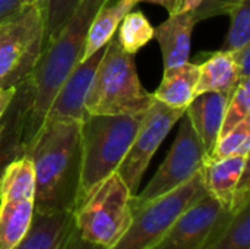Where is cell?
Segmentation results:
<instances>
[{"label":"cell","instance_id":"1","mask_svg":"<svg viewBox=\"0 0 250 249\" xmlns=\"http://www.w3.org/2000/svg\"><path fill=\"white\" fill-rule=\"evenodd\" d=\"M35 172L34 208L73 211L81 192L82 122L45 119L25 144Z\"/></svg>","mask_w":250,"mask_h":249},{"label":"cell","instance_id":"2","mask_svg":"<svg viewBox=\"0 0 250 249\" xmlns=\"http://www.w3.org/2000/svg\"><path fill=\"white\" fill-rule=\"evenodd\" d=\"M108 0H81L60 34L42 48L35 69L26 81L29 106L25 144L45 120L48 107L66 76L82 59L91 22Z\"/></svg>","mask_w":250,"mask_h":249},{"label":"cell","instance_id":"3","mask_svg":"<svg viewBox=\"0 0 250 249\" xmlns=\"http://www.w3.org/2000/svg\"><path fill=\"white\" fill-rule=\"evenodd\" d=\"M154 101L139 81L135 56L126 53L117 38L105 44L104 54L89 87L85 110L88 114L145 113Z\"/></svg>","mask_w":250,"mask_h":249},{"label":"cell","instance_id":"4","mask_svg":"<svg viewBox=\"0 0 250 249\" xmlns=\"http://www.w3.org/2000/svg\"><path fill=\"white\" fill-rule=\"evenodd\" d=\"M144 116L145 113H86L82 120V175L79 200L107 176L117 172L142 125Z\"/></svg>","mask_w":250,"mask_h":249},{"label":"cell","instance_id":"5","mask_svg":"<svg viewBox=\"0 0 250 249\" xmlns=\"http://www.w3.org/2000/svg\"><path fill=\"white\" fill-rule=\"evenodd\" d=\"M132 197L117 172L94 186L73 210L81 239L97 248H113L132 222Z\"/></svg>","mask_w":250,"mask_h":249},{"label":"cell","instance_id":"6","mask_svg":"<svg viewBox=\"0 0 250 249\" xmlns=\"http://www.w3.org/2000/svg\"><path fill=\"white\" fill-rule=\"evenodd\" d=\"M207 195L202 170L179 188L141 204H132V222L110 249H149L158 244L173 223Z\"/></svg>","mask_w":250,"mask_h":249},{"label":"cell","instance_id":"7","mask_svg":"<svg viewBox=\"0 0 250 249\" xmlns=\"http://www.w3.org/2000/svg\"><path fill=\"white\" fill-rule=\"evenodd\" d=\"M44 48V4L28 3L0 29V90L28 81Z\"/></svg>","mask_w":250,"mask_h":249},{"label":"cell","instance_id":"8","mask_svg":"<svg viewBox=\"0 0 250 249\" xmlns=\"http://www.w3.org/2000/svg\"><path fill=\"white\" fill-rule=\"evenodd\" d=\"M179 122V132L166 160L145 189L132 197V204H141L167 194L186 183L202 170L207 160L202 142L186 114H183Z\"/></svg>","mask_w":250,"mask_h":249},{"label":"cell","instance_id":"9","mask_svg":"<svg viewBox=\"0 0 250 249\" xmlns=\"http://www.w3.org/2000/svg\"><path fill=\"white\" fill-rule=\"evenodd\" d=\"M186 110L174 109L155 100L145 112L142 125L117 169V175L126 183L132 195H136L142 178L166 136L182 119Z\"/></svg>","mask_w":250,"mask_h":249},{"label":"cell","instance_id":"10","mask_svg":"<svg viewBox=\"0 0 250 249\" xmlns=\"http://www.w3.org/2000/svg\"><path fill=\"white\" fill-rule=\"evenodd\" d=\"M230 213L207 194L190 205L163 239L149 249H205L215 229Z\"/></svg>","mask_w":250,"mask_h":249},{"label":"cell","instance_id":"11","mask_svg":"<svg viewBox=\"0 0 250 249\" xmlns=\"http://www.w3.org/2000/svg\"><path fill=\"white\" fill-rule=\"evenodd\" d=\"M73 211L34 210L31 226L13 249H86Z\"/></svg>","mask_w":250,"mask_h":249},{"label":"cell","instance_id":"12","mask_svg":"<svg viewBox=\"0 0 250 249\" xmlns=\"http://www.w3.org/2000/svg\"><path fill=\"white\" fill-rule=\"evenodd\" d=\"M104 50L105 45L92 56L76 63V66L59 87L48 107L45 119H75L81 122L85 119V100Z\"/></svg>","mask_w":250,"mask_h":249},{"label":"cell","instance_id":"13","mask_svg":"<svg viewBox=\"0 0 250 249\" xmlns=\"http://www.w3.org/2000/svg\"><path fill=\"white\" fill-rule=\"evenodd\" d=\"M230 95L226 92H204L196 95L186 107L185 114L198 134L207 158L218 141Z\"/></svg>","mask_w":250,"mask_h":249},{"label":"cell","instance_id":"14","mask_svg":"<svg viewBox=\"0 0 250 249\" xmlns=\"http://www.w3.org/2000/svg\"><path fill=\"white\" fill-rule=\"evenodd\" d=\"M198 19L192 10H182L168 16L154 28V38L160 44L164 69L189 62L192 32Z\"/></svg>","mask_w":250,"mask_h":249},{"label":"cell","instance_id":"15","mask_svg":"<svg viewBox=\"0 0 250 249\" xmlns=\"http://www.w3.org/2000/svg\"><path fill=\"white\" fill-rule=\"evenodd\" d=\"M249 167V156H233L221 160H205L202 181L208 195L226 210H231L240 179Z\"/></svg>","mask_w":250,"mask_h":249},{"label":"cell","instance_id":"16","mask_svg":"<svg viewBox=\"0 0 250 249\" xmlns=\"http://www.w3.org/2000/svg\"><path fill=\"white\" fill-rule=\"evenodd\" d=\"M29 106V91L26 81L16 88V94L1 122L0 135V178L10 161L25 151V134Z\"/></svg>","mask_w":250,"mask_h":249},{"label":"cell","instance_id":"17","mask_svg":"<svg viewBox=\"0 0 250 249\" xmlns=\"http://www.w3.org/2000/svg\"><path fill=\"white\" fill-rule=\"evenodd\" d=\"M199 79L198 63L186 62L179 66L164 69L163 81L152 94L155 100L174 109H183L196 97V85Z\"/></svg>","mask_w":250,"mask_h":249},{"label":"cell","instance_id":"18","mask_svg":"<svg viewBox=\"0 0 250 249\" xmlns=\"http://www.w3.org/2000/svg\"><path fill=\"white\" fill-rule=\"evenodd\" d=\"M204 56V62H196L199 66L196 95L204 92L231 94L240 81V75L231 57V53L220 50L217 53H209Z\"/></svg>","mask_w":250,"mask_h":249},{"label":"cell","instance_id":"19","mask_svg":"<svg viewBox=\"0 0 250 249\" xmlns=\"http://www.w3.org/2000/svg\"><path fill=\"white\" fill-rule=\"evenodd\" d=\"M136 4V0H108L105 4H103L91 22L82 59H86L103 48L114 37L126 13H129Z\"/></svg>","mask_w":250,"mask_h":249},{"label":"cell","instance_id":"20","mask_svg":"<svg viewBox=\"0 0 250 249\" xmlns=\"http://www.w3.org/2000/svg\"><path fill=\"white\" fill-rule=\"evenodd\" d=\"M34 200L0 203V249H13L26 235L32 216Z\"/></svg>","mask_w":250,"mask_h":249},{"label":"cell","instance_id":"21","mask_svg":"<svg viewBox=\"0 0 250 249\" xmlns=\"http://www.w3.org/2000/svg\"><path fill=\"white\" fill-rule=\"evenodd\" d=\"M35 172L32 161L22 154L7 164L0 178V203L34 200Z\"/></svg>","mask_w":250,"mask_h":249},{"label":"cell","instance_id":"22","mask_svg":"<svg viewBox=\"0 0 250 249\" xmlns=\"http://www.w3.org/2000/svg\"><path fill=\"white\" fill-rule=\"evenodd\" d=\"M205 249H250V204L231 211L215 229Z\"/></svg>","mask_w":250,"mask_h":249},{"label":"cell","instance_id":"23","mask_svg":"<svg viewBox=\"0 0 250 249\" xmlns=\"http://www.w3.org/2000/svg\"><path fill=\"white\" fill-rule=\"evenodd\" d=\"M116 38L126 53L135 56L154 38V26L141 10L132 9L120 22Z\"/></svg>","mask_w":250,"mask_h":249},{"label":"cell","instance_id":"24","mask_svg":"<svg viewBox=\"0 0 250 249\" xmlns=\"http://www.w3.org/2000/svg\"><path fill=\"white\" fill-rule=\"evenodd\" d=\"M227 15L230 16V29L221 50L231 51L250 43V0H236Z\"/></svg>","mask_w":250,"mask_h":249},{"label":"cell","instance_id":"25","mask_svg":"<svg viewBox=\"0 0 250 249\" xmlns=\"http://www.w3.org/2000/svg\"><path fill=\"white\" fill-rule=\"evenodd\" d=\"M250 119L243 120L230 132L220 136L207 160H221L233 156H249Z\"/></svg>","mask_w":250,"mask_h":249},{"label":"cell","instance_id":"26","mask_svg":"<svg viewBox=\"0 0 250 249\" xmlns=\"http://www.w3.org/2000/svg\"><path fill=\"white\" fill-rule=\"evenodd\" d=\"M246 119H250V78H240L229 98L220 136L226 135Z\"/></svg>","mask_w":250,"mask_h":249},{"label":"cell","instance_id":"27","mask_svg":"<svg viewBox=\"0 0 250 249\" xmlns=\"http://www.w3.org/2000/svg\"><path fill=\"white\" fill-rule=\"evenodd\" d=\"M81 0H47L44 4V47L63 29Z\"/></svg>","mask_w":250,"mask_h":249},{"label":"cell","instance_id":"28","mask_svg":"<svg viewBox=\"0 0 250 249\" xmlns=\"http://www.w3.org/2000/svg\"><path fill=\"white\" fill-rule=\"evenodd\" d=\"M26 4L25 0H0V29L13 21Z\"/></svg>","mask_w":250,"mask_h":249},{"label":"cell","instance_id":"29","mask_svg":"<svg viewBox=\"0 0 250 249\" xmlns=\"http://www.w3.org/2000/svg\"><path fill=\"white\" fill-rule=\"evenodd\" d=\"M230 53L237 66L240 78H250V43L240 48L231 50Z\"/></svg>","mask_w":250,"mask_h":249},{"label":"cell","instance_id":"30","mask_svg":"<svg viewBox=\"0 0 250 249\" xmlns=\"http://www.w3.org/2000/svg\"><path fill=\"white\" fill-rule=\"evenodd\" d=\"M16 94V88H6V90H0V125L4 119L6 112L9 110L13 97Z\"/></svg>","mask_w":250,"mask_h":249},{"label":"cell","instance_id":"31","mask_svg":"<svg viewBox=\"0 0 250 249\" xmlns=\"http://www.w3.org/2000/svg\"><path fill=\"white\" fill-rule=\"evenodd\" d=\"M138 3L145 1V3H152V4H158L161 7H164L170 15L182 12L183 7V0H136Z\"/></svg>","mask_w":250,"mask_h":249},{"label":"cell","instance_id":"32","mask_svg":"<svg viewBox=\"0 0 250 249\" xmlns=\"http://www.w3.org/2000/svg\"><path fill=\"white\" fill-rule=\"evenodd\" d=\"M204 0H183V7L182 10H192L196 6H199Z\"/></svg>","mask_w":250,"mask_h":249},{"label":"cell","instance_id":"33","mask_svg":"<svg viewBox=\"0 0 250 249\" xmlns=\"http://www.w3.org/2000/svg\"><path fill=\"white\" fill-rule=\"evenodd\" d=\"M26 3H38V4H45L47 0H25Z\"/></svg>","mask_w":250,"mask_h":249},{"label":"cell","instance_id":"34","mask_svg":"<svg viewBox=\"0 0 250 249\" xmlns=\"http://www.w3.org/2000/svg\"><path fill=\"white\" fill-rule=\"evenodd\" d=\"M97 248V247H92V245H88V247H86V249H95Z\"/></svg>","mask_w":250,"mask_h":249},{"label":"cell","instance_id":"35","mask_svg":"<svg viewBox=\"0 0 250 249\" xmlns=\"http://www.w3.org/2000/svg\"><path fill=\"white\" fill-rule=\"evenodd\" d=\"M0 135H1V125H0Z\"/></svg>","mask_w":250,"mask_h":249},{"label":"cell","instance_id":"36","mask_svg":"<svg viewBox=\"0 0 250 249\" xmlns=\"http://www.w3.org/2000/svg\"><path fill=\"white\" fill-rule=\"evenodd\" d=\"M95 249H103V248H95Z\"/></svg>","mask_w":250,"mask_h":249}]
</instances>
